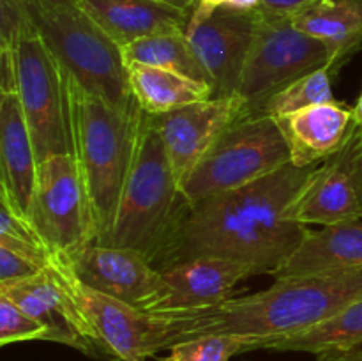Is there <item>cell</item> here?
<instances>
[{
	"mask_svg": "<svg viewBox=\"0 0 362 361\" xmlns=\"http://www.w3.org/2000/svg\"><path fill=\"white\" fill-rule=\"evenodd\" d=\"M18 96L30 130L37 161L71 154L69 91L66 67L45 45L27 18L16 41Z\"/></svg>",
	"mask_w": 362,
	"mask_h": 361,
	"instance_id": "7",
	"label": "cell"
},
{
	"mask_svg": "<svg viewBox=\"0 0 362 361\" xmlns=\"http://www.w3.org/2000/svg\"><path fill=\"white\" fill-rule=\"evenodd\" d=\"M0 294L23 308L48 329V342L62 343L98 360L92 329L67 287L62 273V253L53 257L52 265L37 276L16 285L0 289Z\"/></svg>",
	"mask_w": 362,
	"mask_h": 361,
	"instance_id": "14",
	"label": "cell"
},
{
	"mask_svg": "<svg viewBox=\"0 0 362 361\" xmlns=\"http://www.w3.org/2000/svg\"><path fill=\"white\" fill-rule=\"evenodd\" d=\"M257 23V9H219L202 23L187 27L186 35L209 74L214 96H233L239 91Z\"/></svg>",
	"mask_w": 362,
	"mask_h": 361,
	"instance_id": "15",
	"label": "cell"
},
{
	"mask_svg": "<svg viewBox=\"0 0 362 361\" xmlns=\"http://www.w3.org/2000/svg\"><path fill=\"white\" fill-rule=\"evenodd\" d=\"M131 361H144V360H131Z\"/></svg>",
	"mask_w": 362,
	"mask_h": 361,
	"instance_id": "34",
	"label": "cell"
},
{
	"mask_svg": "<svg viewBox=\"0 0 362 361\" xmlns=\"http://www.w3.org/2000/svg\"><path fill=\"white\" fill-rule=\"evenodd\" d=\"M69 74V73H67ZM71 154L74 156L95 227V243L108 239L136 147L141 113L136 101L117 108L69 74Z\"/></svg>",
	"mask_w": 362,
	"mask_h": 361,
	"instance_id": "3",
	"label": "cell"
},
{
	"mask_svg": "<svg viewBox=\"0 0 362 361\" xmlns=\"http://www.w3.org/2000/svg\"><path fill=\"white\" fill-rule=\"evenodd\" d=\"M332 80H334V76H332L329 67H322V69L313 71V73L304 74V76L297 78L292 84L285 85L276 94H272L257 110L255 115L279 117L311 105L334 101L336 98L332 94Z\"/></svg>",
	"mask_w": 362,
	"mask_h": 361,
	"instance_id": "25",
	"label": "cell"
},
{
	"mask_svg": "<svg viewBox=\"0 0 362 361\" xmlns=\"http://www.w3.org/2000/svg\"><path fill=\"white\" fill-rule=\"evenodd\" d=\"M126 74L131 94L148 115H161L180 106L214 98V87L209 81L194 80L177 71L129 64L126 66Z\"/></svg>",
	"mask_w": 362,
	"mask_h": 361,
	"instance_id": "22",
	"label": "cell"
},
{
	"mask_svg": "<svg viewBox=\"0 0 362 361\" xmlns=\"http://www.w3.org/2000/svg\"><path fill=\"white\" fill-rule=\"evenodd\" d=\"M42 273L35 262L6 246H0V289L16 285Z\"/></svg>",
	"mask_w": 362,
	"mask_h": 361,
	"instance_id": "28",
	"label": "cell"
},
{
	"mask_svg": "<svg viewBox=\"0 0 362 361\" xmlns=\"http://www.w3.org/2000/svg\"><path fill=\"white\" fill-rule=\"evenodd\" d=\"M315 361H362V347L349 350H331L315 356Z\"/></svg>",
	"mask_w": 362,
	"mask_h": 361,
	"instance_id": "31",
	"label": "cell"
},
{
	"mask_svg": "<svg viewBox=\"0 0 362 361\" xmlns=\"http://www.w3.org/2000/svg\"><path fill=\"white\" fill-rule=\"evenodd\" d=\"M290 151V163L299 168L317 166L338 152L352 133L354 110L345 103L327 101L274 117Z\"/></svg>",
	"mask_w": 362,
	"mask_h": 361,
	"instance_id": "17",
	"label": "cell"
},
{
	"mask_svg": "<svg viewBox=\"0 0 362 361\" xmlns=\"http://www.w3.org/2000/svg\"><path fill=\"white\" fill-rule=\"evenodd\" d=\"M253 45L247 53L239 91L247 103L246 117L285 85L308 73L329 67L331 52L318 39L296 27L293 18L258 11Z\"/></svg>",
	"mask_w": 362,
	"mask_h": 361,
	"instance_id": "8",
	"label": "cell"
},
{
	"mask_svg": "<svg viewBox=\"0 0 362 361\" xmlns=\"http://www.w3.org/2000/svg\"><path fill=\"white\" fill-rule=\"evenodd\" d=\"M313 168L288 163L246 186L184 202L156 268L212 255L276 276L310 230L288 222L285 212Z\"/></svg>",
	"mask_w": 362,
	"mask_h": 361,
	"instance_id": "1",
	"label": "cell"
},
{
	"mask_svg": "<svg viewBox=\"0 0 362 361\" xmlns=\"http://www.w3.org/2000/svg\"><path fill=\"white\" fill-rule=\"evenodd\" d=\"M290 163V151L274 117L247 115L216 140L180 188L184 200L255 183Z\"/></svg>",
	"mask_w": 362,
	"mask_h": 361,
	"instance_id": "6",
	"label": "cell"
},
{
	"mask_svg": "<svg viewBox=\"0 0 362 361\" xmlns=\"http://www.w3.org/2000/svg\"><path fill=\"white\" fill-rule=\"evenodd\" d=\"M285 218L304 227L362 222V127L356 124L343 147L315 166Z\"/></svg>",
	"mask_w": 362,
	"mask_h": 361,
	"instance_id": "11",
	"label": "cell"
},
{
	"mask_svg": "<svg viewBox=\"0 0 362 361\" xmlns=\"http://www.w3.org/2000/svg\"><path fill=\"white\" fill-rule=\"evenodd\" d=\"M122 60L129 64H144V66L161 67V69L177 71L194 80L209 81V74L198 60L186 32L182 34H159L138 39L120 48ZM212 85V84H211Z\"/></svg>",
	"mask_w": 362,
	"mask_h": 361,
	"instance_id": "24",
	"label": "cell"
},
{
	"mask_svg": "<svg viewBox=\"0 0 362 361\" xmlns=\"http://www.w3.org/2000/svg\"><path fill=\"white\" fill-rule=\"evenodd\" d=\"M28 219L45 243L66 257L95 243L90 204L73 154H53L37 163Z\"/></svg>",
	"mask_w": 362,
	"mask_h": 361,
	"instance_id": "10",
	"label": "cell"
},
{
	"mask_svg": "<svg viewBox=\"0 0 362 361\" xmlns=\"http://www.w3.org/2000/svg\"><path fill=\"white\" fill-rule=\"evenodd\" d=\"M247 340L230 335H207L175 343L166 357L159 361H230L247 353Z\"/></svg>",
	"mask_w": 362,
	"mask_h": 361,
	"instance_id": "26",
	"label": "cell"
},
{
	"mask_svg": "<svg viewBox=\"0 0 362 361\" xmlns=\"http://www.w3.org/2000/svg\"><path fill=\"white\" fill-rule=\"evenodd\" d=\"M37 163L20 96L0 94V193L25 218L30 214Z\"/></svg>",
	"mask_w": 362,
	"mask_h": 361,
	"instance_id": "19",
	"label": "cell"
},
{
	"mask_svg": "<svg viewBox=\"0 0 362 361\" xmlns=\"http://www.w3.org/2000/svg\"><path fill=\"white\" fill-rule=\"evenodd\" d=\"M352 110H354V122H356L359 127H362V88H361L359 98H357V103L352 106Z\"/></svg>",
	"mask_w": 362,
	"mask_h": 361,
	"instance_id": "32",
	"label": "cell"
},
{
	"mask_svg": "<svg viewBox=\"0 0 362 361\" xmlns=\"http://www.w3.org/2000/svg\"><path fill=\"white\" fill-rule=\"evenodd\" d=\"M320 0H260L258 11L276 16L296 18Z\"/></svg>",
	"mask_w": 362,
	"mask_h": 361,
	"instance_id": "30",
	"label": "cell"
},
{
	"mask_svg": "<svg viewBox=\"0 0 362 361\" xmlns=\"http://www.w3.org/2000/svg\"><path fill=\"white\" fill-rule=\"evenodd\" d=\"M258 6H260V0H198L193 13H191L189 25L187 27L202 23V21L207 20L212 13H216L219 9L255 11L258 9Z\"/></svg>",
	"mask_w": 362,
	"mask_h": 361,
	"instance_id": "29",
	"label": "cell"
},
{
	"mask_svg": "<svg viewBox=\"0 0 362 361\" xmlns=\"http://www.w3.org/2000/svg\"><path fill=\"white\" fill-rule=\"evenodd\" d=\"M163 2H168L172 4V6H177V7H182V9H194V6H197L198 0H163Z\"/></svg>",
	"mask_w": 362,
	"mask_h": 361,
	"instance_id": "33",
	"label": "cell"
},
{
	"mask_svg": "<svg viewBox=\"0 0 362 361\" xmlns=\"http://www.w3.org/2000/svg\"><path fill=\"white\" fill-rule=\"evenodd\" d=\"M184 202L161 134L144 112L115 223L103 244L138 251L156 268Z\"/></svg>",
	"mask_w": 362,
	"mask_h": 361,
	"instance_id": "4",
	"label": "cell"
},
{
	"mask_svg": "<svg viewBox=\"0 0 362 361\" xmlns=\"http://www.w3.org/2000/svg\"><path fill=\"white\" fill-rule=\"evenodd\" d=\"M45 340L48 342V329L45 324L28 315L14 301L0 294V345Z\"/></svg>",
	"mask_w": 362,
	"mask_h": 361,
	"instance_id": "27",
	"label": "cell"
},
{
	"mask_svg": "<svg viewBox=\"0 0 362 361\" xmlns=\"http://www.w3.org/2000/svg\"><path fill=\"white\" fill-rule=\"evenodd\" d=\"M16 2L28 25L81 87L101 96L117 108H129L136 101L129 91L120 48L78 0Z\"/></svg>",
	"mask_w": 362,
	"mask_h": 361,
	"instance_id": "5",
	"label": "cell"
},
{
	"mask_svg": "<svg viewBox=\"0 0 362 361\" xmlns=\"http://www.w3.org/2000/svg\"><path fill=\"white\" fill-rule=\"evenodd\" d=\"M361 297L362 269H339L281 276L260 292L232 296L214 306L170 317L175 343L198 336L230 335L247 340L251 353L262 343L329 321Z\"/></svg>",
	"mask_w": 362,
	"mask_h": 361,
	"instance_id": "2",
	"label": "cell"
},
{
	"mask_svg": "<svg viewBox=\"0 0 362 361\" xmlns=\"http://www.w3.org/2000/svg\"><path fill=\"white\" fill-rule=\"evenodd\" d=\"M119 48L159 34H182L193 11L163 0H78Z\"/></svg>",
	"mask_w": 362,
	"mask_h": 361,
	"instance_id": "18",
	"label": "cell"
},
{
	"mask_svg": "<svg viewBox=\"0 0 362 361\" xmlns=\"http://www.w3.org/2000/svg\"><path fill=\"white\" fill-rule=\"evenodd\" d=\"M62 273L90 326L98 361L145 360L173 347L175 329L170 315L145 311L83 285L66 255H62Z\"/></svg>",
	"mask_w": 362,
	"mask_h": 361,
	"instance_id": "9",
	"label": "cell"
},
{
	"mask_svg": "<svg viewBox=\"0 0 362 361\" xmlns=\"http://www.w3.org/2000/svg\"><path fill=\"white\" fill-rule=\"evenodd\" d=\"M161 275L166 294L152 314L173 315L223 303L237 283L257 271L244 262L202 255L161 269Z\"/></svg>",
	"mask_w": 362,
	"mask_h": 361,
	"instance_id": "16",
	"label": "cell"
},
{
	"mask_svg": "<svg viewBox=\"0 0 362 361\" xmlns=\"http://www.w3.org/2000/svg\"><path fill=\"white\" fill-rule=\"evenodd\" d=\"M339 269H362V222L310 229L274 278Z\"/></svg>",
	"mask_w": 362,
	"mask_h": 361,
	"instance_id": "20",
	"label": "cell"
},
{
	"mask_svg": "<svg viewBox=\"0 0 362 361\" xmlns=\"http://www.w3.org/2000/svg\"><path fill=\"white\" fill-rule=\"evenodd\" d=\"M362 345V297L350 303L329 321L310 329L271 340L258 350L274 353H310L313 356L331 350H349Z\"/></svg>",
	"mask_w": 362,
	"mask_h": 361,
	"instance_id": "23",
	"label": "cell"
},
{
	"mask_svg": "<svg viewBox=\"0 0 362 361\" xmlns=\"http://www.w3.org/2000/svg\"><path fill=\"white\" fill-rule=\"evenodd\" d=\"M293 23L327 46L332 76L362 48V0H320L293 18Z\"/></svg>",
	"mask_w": 362,
	"mask_h": 361,
	"instance_id": "21",
	"label": "cell"
},
{
	"mask_svg": "<svg viewBox=\"0 0 362 361\" xmlns=\"http://www.w3.org/2000/svg\"><path fill=\"white\" fill-rule=\"evenodd\" d=\"M247 103L243 96H214L204 101L180 106L161 115H151L161 134L177 184L182 188L198 163L205 158L219 137L246 117Z\"/></svg>",
	"mask_w": 362,
	"mask_h": 361,
	"instance_id": "12",
	"label": "cell"
},
{
	"mask_svg": "<svg viewBox=\"0 0 362 361\" xmlns=\"http://www.w3.org/2000/svg\"><path fill=\"white\" fill-rule=\"evenodd\" d=\"M69 262L83 285L145 311L154 310L166 294L161 271L129 248L90 243Z\"/></svg>",
	"mask_w": 362,
	"mask_h": 361,
	"instance_id": "13",
	"label": "cell"
}]
</instances>
